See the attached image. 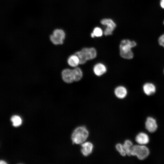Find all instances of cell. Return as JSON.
Instances as JSON below:
<instances>
[{
	"instance_id": "cell-1",
	"label": "cell",
	"mask_w": 164,
	"mask_h": 164,
	"mask_svg": "<svg viewBox=\"0 0 164 164\" xmlns=\"http://www.w3.org/2000/svg\"><path fill=\"white\" fill-rule=\"evenodd\" d=\"M137 45L136 43L134 41L125 39L122 40L119 46L120 53L121 56L125 59H131L134 56L132 51V48Z\"/></svg>"
},
{
	"instance_id": "cell-2",
	"label": "cell",
	"mask_w": 164,
	"mask_h": 164,
	"mask_svg": "<svg viewBox=\"0 0 164 164\" xmlns=\"http://www.w3.org/2000/svg\"><path fill=\"white\" fill-rule=\"evenodd\" d=\"M88 135L89 132L85 127H79L77 128L73 132L71 136V139L73 143L80 144L86 140Z\"/></svg>"
},
{
	"instance_id": "cell-3",
	"label": "cell",
	"mask_w": 164,
	"mask_h": 164,
	"mask_svg": "<svg viewBox=\"0 0 164 164\" xmlns=\"http://www.w3.org/2000/svg\"><path fill=\"white\" fill-rule=\"evenodd\" d=\"M65 37V32L61 28L54 29L49 36L50 41L55 46L63 44Z\"/></svg>"
},
{
	"instance_id": "cell-4",
	"label": "cell",
	"mask_w": 164,
	"mask_h": 164,
	"mask_svg": "<svg viewBox=\"0 0 164 164\" xmlns=\"http://www.w3.org/2000/svg\"><path fill=\"white\" fill-rule=\"evenodd\" d=\"M149 153V149L144 145H135L131 148V155L136 156L140 160H143L146 159Z\"/></svg>"
},
{
	"instance_id": "cell-5",
	"label": "cell",
	"mask_w": 164,
	"mask_h": 164,
	"mask_svg": "<svg viewBox=\"0 0 164 164\" xmlns=\"http://www.w3.org/2000/svg\"><path fill=\"white\" fill-rule=\"evenodd\" d=\"M101 23L107 26L104 31V34L105 36L111 35L116 26V24L111 19H104L101 21Z\"/></svg>"
},
{
	"instance_id": "cell-6",
	"label": "cell",
	"mask_w": 164,
	"mask_h": 164,
	"mask_svg": "<svg viewBox=\"0 0 164 164\" xmlns=\"http://www.w3.org/2000/svg\"><path fill=\"white\" fill-rule=\"evenodd\" d=\"M62 78L67 83H70L74 80L73 70L67 68L63 69L61 72Z\"/></svg>"
},
{
	"instance_id": "cell-7",
	"label": "cell",
	"mask_w": 164,
	"mask_h": 164,
	"mask_svg": "<svg viewBox=\"0 0 164 164\" xmlns=\"http://www.w3.org/2000/svg\"><path fill=\"white\" fill-rule=\"evenodd\" d=\"M146 129L150 133H153L157 130L158 126L155 120L153 118H147L145 122Z\"/></svg>"
},
{
	"instance_id": "cell-8",
	"label": "cell",
	"mask_w": 164,
	"mask_h": 164,
	"mask_svg": "<svg viewBox=\"0 0 164 164\" xmlns=\"http://www.w3.org/2000/svg\"><path fill=\"white\" fill-rule=\"evenodd\" d=\"M81 51L87 60L94 59L97 55L96 50L94 48H84Z\"/></svg>"
},
{
	"instance_id": "cell-9",
	"label": "cell",
	"mask_w": 164,
	"mask_h": 164,
	"mask_svg": "<svg viewBox=\"0 0 164 164\" xmlns=\"http://www.w3.org/2000/svg\"><path fill=\"white\" fill-rule=\"evenodd\" d=\"M135 140L138 144L145 145L149 143V138L146 133L140 132L136 136Z\"/></svg>"
},
{
	"instance_id": "cell-10",
	"label": "cell",
	"mask_w": 164,
	"mask_h": 164,
	"mask_svg": "<svg viewBox=\"0 0 164 164\" xmlns=\"http://www.w3.org/2000/svg\"><path fill=\"white\" fill-rule=\"evenodd\" d=\"M143 89L144 93L148 96L153 95L156 91L155 85L151 83H147L144 84Z\"/></svg>"
},
{
	"instance_id": "cell-11",
	"label": "cell",
	"mask_w": 164,
	"mask_h": 164,
	"mask_svg": "<svg viewBox=\"0 0 164 164\" xmlns=\"http://www.w3.org/2000/svg\"><path fill=\"white\" fill-rule=\"evenodd\" d=\"M81 152L84 156H87L92 152L93 146L91 142H86L81 144Z\"/></svg>"
},
{
	"instance_id": "cell-12",
	"label": "cell",
	"mask_w": 164,
	"mask_h": 164,
	"mask_svg": "<svg viewBox=\"0 0 164 164\" xmlns=\"http://www.w3.org/2000/svg\"><path fill=\"white\" fill-rule=\"evenodd\" d=\"M94 73L97 76H100L106 71V68L104 65L101 63L96 64L93 69Z\"/></svg>"
},
{
	"instance_id": "cell-13",
	"label": "cell",
	"mask_w": 164,
	"mask_h": 164,
	"mask_svg": "<svg viewBox=\"0 0 164 164\" xmlns=\"http://www.w3.org/2000/svg\"><path fill=\"white\" fill-rule=\"evenodd\" d=\"M114 93L117 97L122 99L126 96L127 91L125 87L119 86L115 88L114 90Z\"/></svg>"
},
{
	"instance_id": "cell-14",
	"label": "cell",
	"mask_w": 164,
	"mask_h": 164,
	"mask_svg": "<svg viewBox=\"0 0 164 164\" xmlns=\"http://www.w3.org/2000/svg\"><path fill=\"white\" fill-rule=\"evenodd\" d=\"M68 65L72 67H76L80 63V60L77 56L75 54L69 56L67 60Z\"/></svg>"
},
{
	"instance_id": "cell-15",
	"label": "cell",
	"mask_w": 164,
	"mask_h": 164,
	"mask_svg": "<svg viewBox=\"0 0 164 164\" xmlns=\"http://www.w3.org/2000/svg\"><path fill=\"white\" fill-rule=\"evenodd\" d=\"M133 145L132 142L129 140H126L123 145V147L126 152V154L128 156L131 155V149Z\"/></svg>"
},
{
	"instance_id": "cell-16",
	"label": "cell",
	"mask_w": 164,
	"mask_h": 164,
	"mask_svg": "<svg viewBox=\"0 0 164 164\" xmlns=\"http://www.w3.org/2000/svg\"><path fill=\"white\" fill-rule=\"evenodd\" d=\"M74 80L77 81L82 78L83 75L81 69L78 67H76L73 70Z\"/></svg>"
},
{
	"instance_id": "cell-17",
	"label": "cell",
	"mask_w": 164,
	"mask_h": 164,
	"mask_svg": "<svg viewBox=\"0 0 164 164\" xmlns=\"http://www.w3.org/2000/svg\"><path fill=\"white\" fill-rule=\"evenodd\" d=\"M11 120L12 122L13 125L17 127L21 125L22 122L21 118L18 115H13L11 118Z\"/></svg>"
},
{
	"instance_id": "cell-18",
	"label": "cell",
	"mask_w": 164,
	"mask_h": 164,
	"mask_svg": "<svg viewBox=\"0 0 164 164\" xmlns=\"http://www.w3.org/2000/svg\"><path fill=\"white\" fill-rule=\"evenodd\" d=\"M74 54L78 57L80 64H83L86 62L87 60L81 50L77 52Z\"/></svg>"
},
{
	"instance_id": "cell-19",
	"label": "cell",
	"mask_w": 164,
	"mask_h": 164,
	"mask_svg": "<svg viewBox=\"0 0 164 164\" xmlns=\"http://www.w3.org/2000/svg\"><path fill=\"white\" fill-rule=\"evenodd\" d=\"M116 148L117 150L121 155L125 156L126 154V152L123 147V145L122 144L120 143L117 144L116 146Z\"/></svg>"
},
{
	"instance_id": "cell-20",
	"label": "cell",
	"mask_w": 164,
	"mask_h": 164,
	"mask_svg": "<svg viewBox=\"0 0 164 164\" xmlns=\"http://www.w3.org/2000/svg\"><path fill=\"white\" fill-rule=\"evenodd\" d=\"M94 36L100 37L103 34V31L101 28L98 27H96L94 28L93 32Z\"/></svg>"
},
{
	"instance_id": "cell-21",
	"label": "cell",
	"mask_w": 164,
	"mask_h": 164,
	"mask_svg": "<svg viewBox=\"0 0 164 164\" xmlns=\"http://www.w3.org/2000/svg\"><path fill=\"white\" fill-rule=\"evenodd\" d=\"M158 42L159 44L164 48V33L159 37Z\"/></svg>"
},
{
	"instance_id": "cell-22",
	"label": "cell",
	"mask_w": 164,
	"mask_h": 164,
	"mask_svg": "<svg viewBox=\"0 0 164 164\" xmlns=\"http://www.w3.org/2000/svg\"><path fill=\"white\" fill-rule=\"evenodd\" d=\"M160 5L161 7L164 9V0H161Z\"/></svg>"
},
{
	"instance_id": "cell-23",
	"label": "cell",
	"mask_w": 164,
	"mask_h": 164,
	"mask_svg": "<svg viewBox=\"0 0 164 164\" xmlns=\"http://www.w3.org/2000/svg\"><path fill=\"white\" fill-rule=\"evenodd\" d=\"M7 163L3 161V160H1L0 161V164H6Z\"/></svg>"
},
{
	"instance_id": "cell-24",
	"label": "cell",
	"mask_w": 164,
	"mask_h": 164,
	"mask_svg": "<svg viewBox=\"0 0 164 164\" xmlns=\"http://www.w3.org/2000/svg\"><path fill=\"white\" fill-rule=\"evenodd\" d=\"M23 22H24V21H23ZM24 22V23H26V22ZM22 25L23 26V24H22Z\"/></svg>"
},
{
	"instance_id": "cell-25",
	"label": "cell",
	"mask_w": 164,
	"mask_h": 164,
	"mask_svg": "<svg viewBox=\"0 0 164 164\" xmlns=\"http://www.w3.org/2000/svg\"><path fill=\"white\" fill-rule=\"evenodd\" d=\"M163 24H164V22H163Z\"/></svg>"
},
{
	"instance_id": "cell-26",
	"label": "cell",
	"mask_w": 164,
	"mask_h": 164,
	"mask_svg": "<svg viewBox=\"0 0 164 164\" xmlns=\"http://www.w3.org/2000/svg\"></svg>"
}]
</instances>
